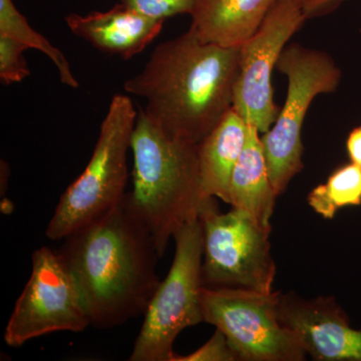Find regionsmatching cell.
Masks as SVG:
<instances>
[{
  "label": "cell",
  "mask_w": 361,
  "mask_h": 361,
  "mask_svg": "<svg viewBox=\"0 0 361 361\" xmlns=\"http://www.w3.org/2000/svg\"><path fill=\"white\" fill-rule=\"evenodd\" d=\"M28 47L8 35H0V80L8 85L30 77V70L23 54Z\"/></svg>",
  "instance_id": "cell-18"
},
{
  "label": "cell",
  "mask_w": 361,
  "mask_h": 361,
  "mask_svg": "<svg viewBox=\"0 0 361 361\" xmlns=\"http://www.w3.org/2000/svg\"><path fill=\"white\" fill-rule=\"evenodd\" d=\"M65 20L75 37L99 51L123 59H130L144 51L159 37L165 23L122 4L109 11H92L85 16L71 13Z\"/></svg>",
  "instance_id": "cell-12"
},
{
  "label": "cell",
  "mask_w": 361,
  "mask_h": 361,
  "mask_svg": "<svg viewBox=\"0 0 361 361\" xmlns=\"http://www.w3.org/2000/svg\"><path fill=\"white\" fill-rule=\"evenodd\" d=\"M90 326L82 290L59 251L40 247L32 254L30 279L7 322L11 348L54 332H82Z\"/></svg>",
  "instance_id": "cell-9"
},
{
  "label": "cell",
  "mask_w": 361,
  "mask_h": 361,
  "mask_svg": "<svg viewBox=\"0 0 361 361\" xmlns=\"http://www.w3.org/2000/svg\"><path fill=\"white\" fill-rule=\"evenodd\" d=\"M248 137V123L232 109L198 144L203 200L219 198L229 204L230 183Z\"/></svg>",
  "instance_id": "cell-14"
},
{
  "label": "cell",
  "mask_w": 361,
  "mask_h": 361,
  "mask_svg": "<svg viewBox=\"0 0 361 361\" xmlns=\"http://www.w3.org/2000/svg\"><path fill=\"white\" fill-rule=\"evenodd\" d=\"M349 161L361 166V123L349 133L346 140Z\"/></svg>",
  "instance_id": "cell-22"
},
{
  "label": "cell",
  "mask_w": 361,
  "mask_h": 361,
  "mask_svg": "<svg viewBox=\"0 0 361 361\" xmlns=\"http://www.w3.org/2000/svg\"><path fill=\"white\" fill-rule=\"evenodd\" d=\"M276 68L288 78L286 101L261 142L271 184L279 197L303 170L302 128L308 109L318 94L336 92L341 71L326 52L298 44L285 47Z\"/></svg>",
  "instance_id": "cell-6"
},
{
  "label": "cell",
  "mask_w": 361,
  "mask_h": 361,
  "mask_svg": "<svg viewBox=\"0 0 361 361\" xmlns=\"http://www.w3.org/2000/svg\"><path fill=\"white\" fill-rule=\"evenodd\" d=\"M0 35H8L27 45L28 49L42 52L56 66L61 84L71 89L80 87L63 52L28 23L13 0H0Z\"/></svg>",
  "instance_id": "cell-17"
},
{
  "label": "cell",
  "mask_w": 361,
  "mask_h": 361,
  "mask_svg": "<svg viewBox=\"0 0 361 361\" xmlns=\"http://www.w3.org/2000/svg\"><path fill=\"white\" fill-rule=\"evenodd\" d=\"M275 0H197L192 32L202 42L241 47L258 30Z\"/></svg>",
  "instance_id": "cell-13"
},
{
  "label": "cell",
  "mask_w": 361,
  "mask_h": 361,
  "mask_svg": "<svg viewBox=\"0 0 361 361\" xmlns=\"http://www.w3.org/2000/svg\"><path fill=\"white\" fill-rule=\"evenodd\" d=\"M277 312L313 360L361 361V329H353L336 297L280 291Z\"/></svg>",
  "instance_id": "cell-11"
},
{
  "label": "cell",
  "mask_w": 361,
  "mask_h": 361,
  "mask_svg": "<svg viewBox=\"0 0 361 361\" xmlns=\"http://www.w3.org/2000/svg\"><path fill=\"white\" fill-rule=\"evenodd\" d=\"M279 294L203 287L204 322L224 334L238 361H304L302 344L278 319Z\"/></svg>",
  "instance_id": "cell-8"
},
{
  "label": "cell",
  "mask_w": 361,
  "mask_h": 361,
  "mask_svg": "<svg viewBox=\"0 0 361 361\" xmlns=\"http://www.w3.org/2000/svg\"><path fill=\"white\" fill-rule=\"evenodd\" d=\"M202 284L208 288L273 291L276 265L271 251V225L232 208L220 212L216 198L202 203Z\"/></svg>",
  "instance_id": "cell-7"
},
{
  "label": "cell",
  "mask_w": 361,
  "mask_h": 361,
  "mask_svg": "<svg viewBox=\"0 0 361 361\" xmlns=\"http://www.w3.org/2000/svg\"><path fill=\"white\" fill-rule=\"evenodd\" d=\"M306 20L299 0H275L258 30L240 47L233 109L262 134L274 125L280 111L273 97V70Z\"/></svg>",
  "instance_id": "cell-10"
},
{
  "label": "cell",
  "mask_w": 361,
  "mask_h": 361,
  "mask_svg": "<svg viewBox=\"0 0 361 361\" xmlns=\"http://www.w3.org/2000/svg\"><path fill=\"white\" fill-rule=\"evenodd\" d=\"M174 239V260L144 313L130 361H173L178 336L188 327L204 322L203 228L199 217L182 226Z\"/></svg>",
  "instance_id": "cell-5"
},
{
  "label": "cell",
  "mask_w": 361,
  "mask_h": 361,
  "mask_svg": "<svg viewBox=\"0 0 361 361\" xmlns=\"http://www.w3.org/2000/svg\"><path fill=\"white\" fill-rule=\"evenodd\" d=\"M306 18L318 16L326 13L329 9H334L342 1L345 0H299Z\"/></svg>",
  "instance_id": "cell-21"
},
{
  "label": "cell",
  "mask_w": 361,
  "mask_h": 361,
  "mask_svg": "<svg viewBox=\"0 0 361 361\" xmlns=\"http://www.w3.org/2000/svg\"><path fill=\"white\" fill-rule=\"evenodd\" d=\"M65 240L59 253L82 290L90 326L113 329L146 312L161 283V257L128 193L110 212Z\"/></svg>",
  "instance_id": "cell-2"
},
{
  "label": "cell",
  "mask_w": 361,
  "mask_h": 361,
  "mask_svg": "<svg viewBox=\"0 0 361 361\" xmlns=\"http://www.w3.org/2000/svg\"><path fill=\"white\" fill-rule=\"evenodd\" d=\"M308 205L323 219L331 220L341 209L361 205V166L349 161L332 172L324 184L308 194Z\"/></svg>",
  "instance_id": "cell-16"
},
{
  "label": "cell",
  "mask_w": 361,
  "mask_h": 361,
  "mask_svg": "<svg viewBox=\"0 0 361 361\" xmlns=\"http://www.w3.org/2000/svg\"><path fill=\"white\" fill-rule=\"evenodd\" d=\"M118 4L153 18L166 21L179 14L193 13L197 0H118Z\"/></svg>",
  "instance_id": "cell-19"
},
{
  "label": "cell",
  "mask_w": 361,
  "mask_h": 361,
  "mask_svg": "<svg viewBox=\"0 0 361 361\" xmlns=\"http://www.w3.org/2000/svg\"><path fill=\"white\" fill-rule=\"evenodd\" d=\"M137 113L129 96L118 94L111 99L92 158L61 195L45 231L47 239L68 238L123 200L127 194L128 152Z\"/></svg>",
  "instance_id": "cell-4"
},
{
  "label": "cell",
  "mask_w": 361,
  "mask_h": 361,
  "mask_svg": "<svg viewBox=\"0 0 361 361\" xmlns=\"http://www.w3.org/2000/svg\"><path fill=\"white\" fill-rule=\"evenodd\" d=\"M257 128L248 123V137L233 172L229 205L250 214L259 222L271 225L278 196L271 184L267 161Z\"/></svg>",
  "instance_id": "cell-15"
},
{
  "label": "cell",
  "mask_w": 361,
  "mask_h": 361,
  "mask_svg": "<svg viewBox=\"0 0 361 361\" xmlns=\"http://www.w3.org/2000/svg\"><path fill=\"white\" fill-rule=\"evenodd\" d=\"M236 355L221 330L216 329L215 334L200 348L190 355H175L173 361H237Z\"/></svg>",
  "instance_id": "cell-20"
},
{
  "label": "cell",
  "mask_w": 361,
  "mask_h": 361,
  "mask_svg": "<svg viewBox=\"0 0 361 361\" xmlns=\"http://www.w3.org/2000/svg\"><path fill=\"white\" fill-rule=\"evenodd\" d=\"M130 149L134 169L128 197L163 257L170 239L182 226L199 217L205 201L198 145L169 137L140 109Z\"/></svg>",
  "instance_id": "cell-3"
},
{
  "label": "cell",
  "mask_w": 361,
  "mask_h": 361,
  "mask_svg": "<svg viewBox=\"0 0 361 361\" xmlns=\"http://www.w3.org/2000/svg\"><path fill=\"white\" fill-rule=\"evenodd\" d=\"M240 47L202 42L191 30L161 42L123 90L169 137L198 145L233 106Z\"/></svg>",
  "instance_id": "cell-1"
}]
</instances>
